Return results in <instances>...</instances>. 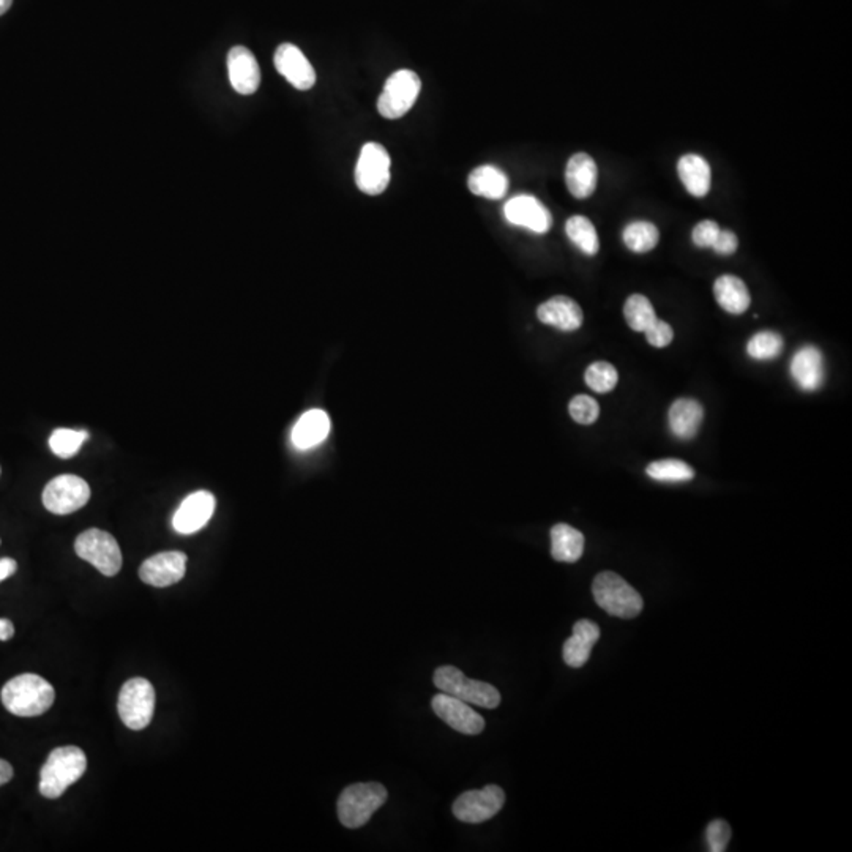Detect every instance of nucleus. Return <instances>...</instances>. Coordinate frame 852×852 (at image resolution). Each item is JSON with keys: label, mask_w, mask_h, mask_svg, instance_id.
I'll list each match as a JSON object with an SVG mask.
<instances>
[{"label": "nucleus", "mask_w": 852, "mask_h": 852, "mask_svg": "<svg viewBox=\"0 0 852 852\" xmlns=\"http://www.w3.org/2000/svg\"><path fill=\"white\" fill-rule=\"evenodd\" d=\"M56 692L50 682L37 674H21L2 688V704L16 717H38L50 710Z\"/></svg>", "instance_id": "obj_1"}, {"label": "nucleus", "mask_w": 852, "mask_h": 852, "mask_svg": "<svg viewBox=\"0 0 852 852\" xmlns=\"http://www.w3.org/2000/svg\"><path fill=\"white\" fill-rule=\"evenodd\" d=\"M87 769L86 753L75 745L50 753L40 772V792L46 799H59Z\"/></svg>", "instance_id": "obj_2"}, {"label": "nucleus", "mask_w": 852, "mask_h": 852, "mask_svg": "<svg viewBox=\"0 0 852 852\" xmlns=\"http://www.w3.org/2000/svg\"><path fill=\"white\" fill-rule=\"evenodd\" d=\"M387 789L380 783H355L341 792L336 813L347 829H359L387 802Z\"/></svg>", "instance_id": "obj_3"}, {"label": "nucleus", "mask_w": 852, "mask_h": 852, "mask_svg": "<svg viewBox=\"0 0 852 852\" xmlns=\"http://www.w3.org/2000/svg\"><path fill=\"white\" fill-rule=\"evenodd\" d=\"M592 593L597 605L614 618H633L643 611L641 595L618 573L603 572L597 574Z\"/></svg>", "instance_id": "obj_4"}, {"label": "nucleus", "mask_w": 852, "mask_h": 852, "mask_svg": "<svg viewBox=\"0 0 852 852\" xmlns=\"http://www.w3.org/2000/svg\"><path fill=\"white\" fill-rule=\"evenodd\" d=\"M435 685L442 693L452 694L467 704L496 709L500 704V693L496 687L486 682L473 681L454 666H441L435 669Z\"/></svg>", "instance_id": "obj_5"}, {"label": "nucleus", "mask_w": 852, "mask_h": 852, "mask_svg": "<svg viewBox=\"0 0 852 852\" xmlns=\"http://www.w3.org/2000/svg\"><path fill=\"white\" fill-rule=\"evenodd\" d=\"M120 719L133 731H141L151 725L155 712V688L142 677H134L124 683L117 702Z\"/></svg>", "instance_id": "obj_6"}, {"label": "nucleus", "mask_w": 852, "mask_h": 852, "mask_svg": "<svg viewBox=\"0 0 852 852\" xmlns=\"http://www.w3.org/2000/svg\"><path fill=\"white\" fill-rule=\"evenodd\" d=\"M76 554L82 561L92 563L105 576H115L122 568V551L119 543L109 532L88 529L76 538Z\"/></svg>", "instance_id": "obj_7"}, {"label": "nucleus", "mask_w": 852, "mask_h": 852, "mask_svg": "<svg viewBox=\"0 0 852 852\" xmlns=\"http://www.w3.org/2000/svg\"><path fill=\"white\" fill-rule=\"evenodd\" d=\"M422 90V81L412 69H398L385 81L378 111L385 119H399L409 113Z\"/></svg>", "instance_id": "obj_8"}, {"label": "nucleus", "mask_w": 852, "mask_h": 852, "mask_svg": "<svg viewBox=\"0 0 852 852\" xmlns=\"http://www.w3.org/2000/svg\"><path fill=\"white\" fill-rule=\"evenodd\" d=\"M390 155L384 145L368 142L360 151L355 168V183L366 195L378 196L384 193L390 182Z\"/></svg>", "instance_id": "obj_9"}, {"label": "nucleus", "mask_w": 852, "mask_h": 852, "mask_svg": "<svg viewBox=\"0 0 852 852\" xmlns=\"http://www.w3.org/2000/svg\"><path fill=\"white\" fill-rule=\"evenodd\" d=\"M90 499L87 481L78 475H59L43 490V505L54 515H69L82 508Z\"/></svg>", "instance_id": "obj_10"}, {"label": "nucleus", "mask_w": 852, "mask_h": 852, "mask_svg": "<svg viewBox=\"0 0 852 852\" xmlns=\"http://www.w3.org/2000/svg\"><path fill=\"white\" fill-rule=\"evenodd\" d=\"M505 792L496 784H488L483 789L467 791L453 803V814L467 824H480L491 820L504 807Z\"/></svg>", "instance_id": "obj_11"}, {"label": "nucleus", "mask_w": 852, "mask_h": 852, "mask_svg": "<svg viewBox=\"0 0 852 852\" xmlns=\"http://www.w3.org/2000/svg\"><path fill=\"white\" fill-rule=\"evenodd\" d=\"M435 715L445 721L454 731L467 736H477L485 729V719L475 712L466 701L458 700L452 694H435L431 701Z\"/></svg>", "instance_id": "obj_12"}, {"label": "nucleus", "mask_w": 852, "mask_h": 852, "mask_svg": "<svg viewBox=\"0 0 852 852\" xmlns=\"http://www.w3.org/2000/svg\"><path fill=\"white\" fill-rule=\"evenodd\" d=\"M187 573V554L166 551L151 555L139 568V578L153 587H168L182 580Z\"/></svg>", "instance_id": "obj_13"}, {"label": "nucleus", "mask_w": 852, "mask_h": 852, "mask_svg": "<svg viewBox=\"0 0 852 852\" xmlns=\"http://www.w3.org/2000/svg\"><path fill=\"white\" fill-rule=\"evenodd\" d=\"M505 218L515 226L526 227L532 233H548L553 216L548 208L534 196L521 195L511 197L504 207Z\"/></svg>", "instance_id": "obj_14"}, {"label": "nucleus", "mask_w": 852, "mask_h": 852, "mask_svg": "<svg viewBox=\"0 0 852 852\" xmlns=\"http://www.w3.org/2000/svg\"><path fill=\"white\" fill-rule=\"evenodd\" d=\"M273 62L278 73L298 90H309L316 84V71L308 59L296 44L283 43L278 46Z\"/></svg>", "instance_id": "obj_15"}, {"label": "nucleus", "mask_w": 852, "mask_h": 852, "mask_svg": "<svg viewBox=\"0 0 852 852\" xmlns=\"http://www.w3.org/2000/svg\"><path fill=\"white\" fill-rule=\"evenodd\" d=\"M214 511L215 498L212 492H193L179 507L172 518V526L179 534H195L210 521Z\"/></svg>", "instance_id": "obj_16"}, {"label": "nucleus", "mask_w": 852, "mask_h": 852, "mask_svg": "<svg viewBox=\"0 0 852 852\" xmlns=\"http://www.w3.org/2000/svg\"><path fill=\"white\" fill-rule=\"evenodd\" d=\"M229 81L240 95H252L261 84V69L252 50L245 46H234L227 54Z\"/></svg>", "instance_id": "obj_17"}, {"label": "nucleus", "mask_w": 852, "mask_h": 852, "mask_svg": "<svg viewBox=\"0 0 852 852\" xmlns=\"http://www.w3.org/2000/svg\"><path fill=\"white\" fill-rule=\"evenodd\" d=\"M791 376L803 391H814L824 384V357L818 347L803 346L791 360Z\"/></svg>", "instance_id": "obj_18"}, {"label": "nucleus", "mask_w": 852, "mask_h": 852, "mask_svg": "<svg viewBox=\"0 0 852 852\" xmlns=\"http://www.w3.org/2000/svg\"><path fill=\"white\" fill-rule=\"evenodd\" d=\"M536 316L543 324L559 328L563 332L578 330L582 324V309L573 298L555 296L542 303L536 309Z\"/></svg>", "instance_id": "obj_19"}, {"label": "nucleus", "mask_w": 852, "mask_h": 852, "mask_svg": "<svg viewBox=\"0 0 852 852\" xmlns=\"http://www.w3.org/2000/svg\"><path fill=\"white\" fill-rule=\"evenodd\" d=\"M599 637V625L586 618L578 620L573 625V635L563 644V662L567 663L570 668L584 666Z\"/></svg>", "instance_id": "obj_20"}, {"label": "nucleus", "mask_w": 852, "mask_h": 852, "mask_svg": "<svg viewBox=\"0 0 852 852\" xmlns=\"http://www.w3.org/2000/svg\"><path fill=\"white\" fill-rule=\"evenodd\" d=\"M599 169L593 158L587 153H574L568 160L565 169L567 188L576 199H586L597 188Z\"/></svg>", "instance_id": "obj_21"}, {"label": "nucleus", "mask_w": 852, "mask_h": 852, "mask_svg": "<svg viewBox=\"0 0 852 852\" xmlns=\"http://www.w3.org/2000/svg\"><path fill=\"white\" fill-rule=\"evenodd\" d=\"M704 409L696 399L681 398L669 408L668 423L671 433L679 439H692L700 431Z\"/></svg>", "instance_id": "obj_22"}, {"label": "nucleus", "mask_w": 852, "mask_h": 852, "mask_svg": "<svg viewBox=\"0 0 852 852\" xmlns=\"http://www.w3.org/2000/svg\"><path fill=\"white\" fill-rule=\"evenodd\" d=\"M330 431V418L327 414L321 409H311L305 412L296 426L292 429V442L297 448L300 450H308V448L319 445Z\"/></svg>", "instance_id": "obj_23"}, {"label": "nucleus", "mask_w": 852, "mask_h": 852, "mask_svg": "<svg viewBox=\"0 0 852 852\" xmlns=\"http://www.w3.org/2000/svg\"><path fill=\"white\" fill-rule=\"evenodd\" d=\"M713 294L719 307L729 315H742L750 308V290L740 278L734 275L717 278L713 284Z\"/></svg>", "instance_id": "obj_24"}, {"label": "nucleus", "mask_w": 852, "mask_h": 852, "mask_svg": "<svg viewBox=\"0 0 852 852\" xmlns=\"http://www.w3.org/2000/svg\"><path fill=\"white\" fill-rule=\"evenodd\" d=\"M677 172L690 195L702 197L710 191V166L700 155H683L677 163Z\"/></svg>", "instance_id": "obj_25"}, {"label": "nucleus", "mask_w": 852, "mask_h": 852, "mask_svg": "<svg viewBox=\"0 0 852 852\" xmlns=\"http://www.w3.org/2000/svg\"><path fill=\"white\" fill-rule=\"evenodd\" d=\"M469 189L473 195L481 196L486 199H500L507 195L508 189V177L496 166L485 164L479 166L471 172L467 179Z\"/></svg>", "instance_id": "obj_26"}, {"label": "nucleus", "mask_w": 852, "mask_h": 852, "mask_svg": "<svg viewBox=\"0 0 852 852\" xmlns=\"http://www.w3.org/2000/svg\"><path fill=\"white\" fill-rule=\"evenodd\" d=\"M584 551V536L568 524H555L551 529V555L557 562L580 561Z\"/></svg>", "instance_id": "obj_27"}, {"label": "nucleus", "mask_w": 852, "mask_h": 852, "mask_svg": "<svg viewBox=\"0 0 852 852\" xmlns=\"http://www.w3.org/2000/svg\"><path fill=\"white\" fill-rule=\"evenodd\" d=\"M565 233H567L568 239L572 240L574 245L580 248L581 252H586L589 256H595L599 252V234H597V229L593 226L592 221L586 218V216L574 215L572 218H568L567 223H565Z\"/></svg>", "instance_id": "obj_28"}, {"label": "nucleus", "mask_w": 852, "mask_h": 852, "mask_svg": "<svg viewBox=\"0 0 852 852\" xmlns=\"http://www.w3.org/2000/svg\"><path fill=\"white\" fill-rule=\"evenodd\" d=\"M646 473L650 479L663 483H682L694 479L693 467L685 461L674 458L650 463L649 466L646 467Z\"/></svg>", "instance_id": "obj_29"}, {"label": "nucleus", "mask_w": 852, "mask_h": 852, "mask_svg": "<svg viewBox=\"0 0 852 852\" xmlns=\"http://www.w3.org/2000/svg\"><path fill=\"white\" fill-rule=\"evenodd\" d=\"M622 239L631 252H647L655 248L660 240V233L655 224L649 221H635L625 227Z\"/></svg>", "instance_id": "obj_30"}, {"label": "nucleus", "mask_w": 852, "mask_h": 852, "mask_svg": "<svg viewBox=\"0 0 852 852\" xmlns=\"http://www.w3.org/2000/svg\"><path fill=\"white\" fill-rule=\"evenodd\" d=\"M624 316L628 327L635 332H644L656 319L655 309L649 298L641 294H633L627 298Z\"/></svg>", "instance_id": "obj_31"}, {"label": "nucleus", "mask_w": 852, "mask_h": 852, "mask_svg": "<svg viewBox=\"0 0 852 852\" xmlns=\"http://www.w3.org/2000/svg\"><path fill=\"white\" fill-rule=\"evenodd\" d=\"M783 346L784 343L780 334L764 330L751 336L747 344V353L755 360H774L782 353Z\"/></svg>", "instance_id": "obj_32"}, {"label": "nucleus", "mask_w": 852, "mask_h": 852, "mask_svg": "<svg viewBox=\"0 0 852 852\" xmlns=\"http://www.w3.org/2000/svg\"><path fill=\"white\" fill-rule=\"evenodd\" d=\"M87 431H78V429L60 428L56 429L50 437V447L59 458H71L78 453L82 444L87 441Z\"/></svg>", "instance_id": "obj_33"}, {"label": "nucleus", "mask_w": 852, "mask_h": 852, "mask_svg": "<svg viewBox=\"0 0 852 852\" xmlns=\"http://www.w3.org/2000/svg\"><path fill=\"white\" fill-rule=\"evenodd\" d=\"M587 387L597 393H608L618 384V370L608 362H595L584 374Z\"/></svg>", "instance_id": "obj_34"}, {"label": "nucleus", "mask_w": 852, "mask_h": 852, "mask_svg": "<svg viewBox=\"0 0 852 852\" xmlns=\"http://www.w3.org/2000/svg\"><path fill=\"white\" fill-rule=\"evenodd\" d=\"M568 412L574 422L580 425H592L600 416V406L593 398L578 395L568 404Z\"/></svg>", "instance_id": "obj_35"}, {"label": "nucleus", "mask_w": 852, "mask_h": 852, "mask_svg": "<svg viewBox=\"0 0 852 852\" xmlns=\"http://www.w3.org/2000/svg\"><path fill=\"white\" fill-rule=\"evenodd\" d=\"M707 845L710 852L726 851V846L731 839V827L723 820H715L707 826Z\"/></svg>", "instance_id": "obj_36"}, {"label": "nucleus", "mask_w": 852, "mask_h": 852, "mask_svg": "<svg viewBox=\"0 0 852 852\" xmlns=\"http://www.w3.org/2000/svg\"><path fill=\"white\" fill-rule=\"evenodd\" d=\"M644 334H646V338L649 341L650 346L654 347L669 346L671 341L674 338V332H673L671 325L662 321V319H658V317L650 324L649 327L644 330Z\"/></svg>", "instance_id": "obj_37"}, {"label": "nucleus", "mask_w": 852, "mask_h": 852, "mask_svg": "<svg viewBox=\"0 0 852 852\" xmlns=\"http://www.w3.org/2000/svg\"><path fill=\"white\" fill-rule=\"evenodd\" d=\"M719 233V226L712 220H704L694 226L692 239L693 243L700 248L712 246Z\"/></svg>", "instance_id": "obj_38"}, {"label": "nucleus", "mask_w": 852, "mask_h": 852, "mask_svg": "<svg viewBox=\"0 0 852 852\" xmlns=\"http://www.w3.org/2000/svg\"><path fill=\"white\" fill-rule=\"evenodd\" d=\"M737 246L738 239L736 234L731 233V231H721V229H719V235H717V239L713 242L712 248L715 250V252H719L721 256H729V254L736 252Z\"/></svg>", "instance_id": "obj_39"}, {"label": "nucleus", "mask_w": 852, "mask_h": 852, "mask_svg": "<svg viewBox=\"0 0 852 852\" xmlns=\"http://www.w3.org/2000/svg\"><path fill=\"white\" fill-rule=\"evenodd\" d=\"M18 570V563L16 561H13L10 557H4L0 559V582L5 581L6 578H10L13 574L16 573Z\"/></svg>", "instance_id": "obj_40"}, {"label": "nucleus", "mask_w": 852, "mask_h": 852, "mask_svg": "<svg viewBox=\"0 0 852 852\" xmlns=\"http://www.w3.org/2000/svg\"><path fill=\"white\" fill-rule=\"evenodd\" d=\"M14 635V625L8 618H0V641H8Z\"/></svg>", "instance_id": "obj_41"}, {"label": "nucleus", "mask_w": 852, "mask_h": 852, "mask_svg": "<svg viewBox=\"0 0 852 852\" xmlns=\"http://www.w3.org/2000/svg\"><path fill=\"white\" fill-rule=\"evenodd\" d=\"M13 778V767L12 764L6 763L4 759H0V786H4L6 783L10 782Z\"/></svg>", "instance_id": "obj_42"}, {"label": "nucleus", "mask_w": 852, "mask_h": 852, "mask_svg": "<svg viewBox=\"0 0 852 852\" xmlns=\"http://www.w3.org/2000/svg\"><path fill=\"white\" fill-rule=\"evenodd\" d=\"M13 0H0V14L8 12L12 6Z\"/></svg>", "instance_id": "obj_43"}]
</instances>
